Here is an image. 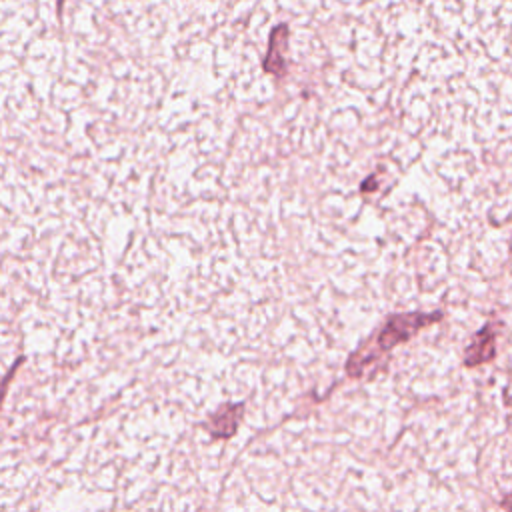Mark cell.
I'll use <instances>...</instances> for the list:
<instances>
[{"mask_svg":"<svg viewBox=\"0 0 512 512\" xmlns=\"http://www.w3.org/2000/svg\"><path fill=\"white\" fill-rule=\"evenodd\" d=\"M442 318L440 312H402L392 314L384 326L374 334V338L350 354L346 360V374L352 378H360L368 372V366H372L378 358L388 354L394 346L406 342L410 336H414L424 326L436 322Z\"/></svg>","mask_w":512,"mask_h":512,"instance_id":"6da1fadb","label":"cell"},{"mask_svg":"<svg viewBox=\"0 0 512 512\" xmlns=\"http://www.w3.org/2000/svg\"><path fill=\"white\" fill-rule=\"evenodd\" d=\"M242 412H244V402L224 404L216 412H212L206 422V428L212 434V438H230L238 430Z\"/></svg>","mask_w":512,"mask_h":512,"instance_id":"7a4b0ae2","label":"cell"},{"mask_svg":"<svg viewBox=\"0 0 512 512\" xmlns=\"http://www.w3.org/2000/svg\"><path fill=\"white\" fill-rule=\"evenodd\" d=\"M374 188H376V180L374 178L362 182V190H374Z\"/></svg>","mask_w":512,"mask_h":512,"instance_id":"3957f363","label":"cell"}]
</instances>
